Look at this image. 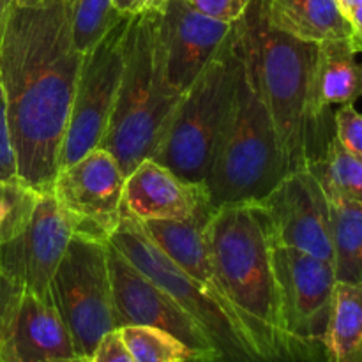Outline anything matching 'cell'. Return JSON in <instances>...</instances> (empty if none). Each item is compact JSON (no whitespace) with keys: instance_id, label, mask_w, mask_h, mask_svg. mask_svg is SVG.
Returning a JSON list of instances; mask_svg holds the SVG:
<instances>
[{"instance_id":"17","label":"cell","mask_w":362,"mask_h":362,"mask_svg":"<svg viewBox=\"0 0 362 362\" xmlns=\"http://www.w3.org/2000/svg\"><path fill=\"white\" fill-rule=\"evenodd\" d=\"M212 211L214 209H209V211L200 212V214L193 216L189 219H184V221H145L141 223V226L147 232V235L158 244L159 250L170 260L175 262L187 276H191L218 303V306L223 311H226L246 331V327L233 315L228 303L223 297L218 281H216L211 257H209L207 239H205V225H207ZM246 334L250 336V332L246 331Z\"/></svg>"},{"instance_id":"20","label":"cell","mask_w":362,"mask_h":362,"mask_svg":"<svg viewBox=\"0 0 362 362\" xmlns=\"http://www.w3.org/2000/svg\"><path fill=\"white\" fill-rule=\"evenodd\" d=\"M324 357L325 362H362V281H336Z\"/></svg>"},{"instance_id":"23","label":"cell","mask_w":362,"mask_h":362,"mask_svg":"<svg viewBox=\"0 0 362 362\" xmlns=\"http://www.w3.org/2000/svg\"><path fill=\"white\" fill-rule=\"evenodd\" d=\"M318 179L322 187L343 194L362 207V161L354 158L331 138L324 154L306 166Z\"/></svg>"},{"instance_id":"15","label":"cell","mask_w":362,"mask_h":362,"mask_svg":"<svg viewBox=\"0 0 362 362\" xmlns=\"http://www.w3.org/2000/svg\"><path fill=\"white\" fill-rule=\"evenodd\" d=\"M0 362L87 361L78 356L52 297H41L18 286L7 310Z\"/></svg>"},{"instance_id":"16","label":"cell","mask_w":362,"mask_h":362,"mask_svg":"<svg viewBox=\"0 0 362 362\" xmlns=\"http://www.w3.org/2000/svg\"><path fill=\"white\" fill-rule=\"evenodd\" d=\"M209 209L205 184L182 179L156 159H144L126 175L124 211L140 223L184 221Z\"/></svg>"},{"instance_id":"26","label":"cell","mask_w":362,"mask_h":362,"mask_svg":"<svg viewBox=\"0 0 362 362\" xmlns=\"http://www.w3.org/2000/svg\"><path fill=\"white\" fill-rule=\"evenodd\" d=\"M2 180H20V177H18L13 136H11L6 92H4L2 78H0V182Z\"/></svg>"},{"instance_id":"5","label":"cell","mask_w":362,"mask_h":362,"mask_svg":"<svg viewBox=\"0 0 362 362\" xmlns=\"http://www.w3.org/2000/svg\"><path fill=\"white\" fill-rule=\"evenodd\" d=\"M182 95L166 81L156 42L154 11L134 14L126 34V59L108 129L99 147L124 175L154 158Z\"/></svg>"},{"instance_id":"12","label":"cell","mask_w":362,"mask_h":362,"mask_svg":"<svg viewBox=\"0 0 362 362\" xmlns=\"http://www.w3.org/2000/svg\"><path fill=\"white\" fill-rule=\"evenodd\" d=\"M258 204L267 216L272 246L292 247L332 264L329 200L310 170L286 173Z\"/></svg>"},{"instance_id":"1","label":"cell","mask_w":362,"mask_h":362,"mask_svg":"<svg viewBox=\"0 0 362 362\" xmlns=\"http://www.w3.org/2000/svg\"><path fill=\"white\" fill-rule=\"evenodd\" d=\"M81 57L67 0L14 4L0 23V78L18 177L39 193L52 191L59 172Z\"/></svg>"},{"instance_id":"14","label":"cell","mask_w":362,"mask_h":362,"mask_svg":"<svg viewBox=\"0 0 362 362\" xmlns=\"http://www.w3.org/2000/svg\"><path fill=\"white\" fill-rule=\"evenodd\" d=\"M74 235L69 221L52 193H41L27 230L0 244V272L16 285L49 297V281Z\"/></svg>"},{"instance_id":"24","label":"cell","mask_w":362,"mask_h":362,"mask_svg":"<svg viewBox=\"0 0 362 362\" xmlns=\"http://www.w3.org/2000/svg\"><path fill=\"white\" fill-rule=\"evenodd\" d=\"M39 194L21 180L0 182V244L11 243L27 230Z\"/></svg>"},{"instance_id":"18","label":"cell","mask_w":362,"mask_h":362,"mask_svg":"<svg viewBox=\"0 0 362 362\" xmlns=\"http://www.w3.org/2000/svg\"><path fill=\"white\" fill-rule=\"evenodd\" d=\"M352 37L317 42L313 67V108L318 117H332L331 106L354 105L362 98V64Z\"/></svg>"},{"instance_id":"33","label":"cell","mask_w":362,"mask_h":362,"mask_svg":"<svg viewBox=\"0 0 362 362\" xmlns=\"http://www.w3.org/2000/svg\"><path fill=\"white\" fill-rule=\"evenodd\" d=\"M46 2H52V0H16V4H21V6H41Z\"/></svg>"},{"instance_id":"6","label":"cell","mask_w":362,"mask_h":362,"mask_svg":"<svg viewBox=\"0 0 362 362\" xmlns=\"http://www.w3.org/2000/svg\"><path fill=\"white\" fill-rule=\"evenodd\" d=\"M239 76L235 23L221 49L187 88L154 158L182 179L205 184Z\"/></svg>"},{"instance_id":"19","label":"cell","mask_w":362,"mask_h":362,"mask_svg":"<svg viewBox=\"0 0 362 362\" xmlns=\"http://www.w3.org/2000/svg\"><path fill=\"white\" fill-rule=\"evenodd\" d=\"M269 23L300 41L352 37V27L336 0H267Z\"/></svg>"},{"instance_id":"9","label":"cell","mask_w":362,"mask_h":362,"mask_svg":"<svg viewBox=\"0 0 362 362\" xmlns=\"http://www.w3.org/2000/svg\"><path fill=\"white\" fill-rule=\"evenodd\" d=\"M283 331L293 349L313 361L324 350L336 274L331 262L292 247L272 246Z\"/></svg>"},{"instance_id":"2","label":"cell","mask_w":362,"mask_h":362,"mask_svg":"<svg viewBox=\"0 0 362 362\" xmlns=\"http://www.w3.org/2000/svg\"><path fill=\"white\" fill-rule=\"evenodd\" d=\"M205 239L219 290L262 356L274 362L308 359L283 331L271 228L260 204L214 209L205 225Z\"/></svg>"},{"instance_id":"3","label":"cell","mask_w":362,"mask_h":362,"mask_svg":"<svg viewBox=\"0 0 362 362\" xmlns=\"http://www.w3.org/2000/svg\"><path fill=\"white\" fill-rule=\"evenodd\" d=\"M244 57L257 74L274 122L288 173L317 161L334 136V119L313 108V67L317 42L276 30L267 18V0H251L235 21Z\"/></svg>"},{"instance_id":"4","label":"cell","mask_w":362,"mask_h":362,"mask_svg":"<svg viewBox=\"0 0 362 362\" xmlns=\"http://www.w3.org/2000/svg\"><path fill=\"white\" fill-rule=\"evenodd\" d=\"M237 37V32H235ZM239 46V76L228 119L205 179L212 209L260 202L288 173L257 74Z\"/></svg>"},{"instance_id":"11","label":"cell","mask_w":362,"mask_h":362,"mask_svg":"<svg viewBox=\"0 0 362 362\" xmlns=\"http://www.w3.org/2000/svg\"><path fill=\"white\" fill-rule=\"evenodd\" d=\"M108 267L117 329L124 325L163 329L200 354L205 362H219L214 343L205 329L110 243Z\"/></svg>"},{"instance_id":"31","label":"cell","mask_w":362,"mask_h":362,"mask_svg":"<svg viewBox=\"0 0 362 362\" xmlns=\"http://www.w3.org/2000/svg\"><path fill=\"white\" fill-rule=\"evenodd\" d=\"M20 285L13 283L11 279H7L6 276L0 272V345H2V336H4V325H6L7 318V310H9L11 299H13L14 292Z\"/></svg>"},{"instance_id":"21","label":"cell","mask_w":362,"mask_h":362,"mask_svg":"<svg viewBox=\"0 0 362 362\" xmlns=\"http://www.w3.org/2000/svg\"><path fill=\"white\" fill-rule=\"evenodd\" d=\"M324 191L331 211L332 267L336 281H362V207L343 194Z\"/></svg>"},{"instance_id":"7","label":"cell","mask_w":362,"mask_h":362,"mask_svg":"<svg viewBox=\"0 0 362 362\" xmlns=\"http://www.w3.org/2000/svg\"><path fill=\"white\" fill-rule=\"evenodd\" d=\"M49 297L78 356L88 361L99 339L117 329L108 243L74 233L49 281Z\"/></svg>"},{"instance_id":"13","label":"cell","mask_w":362,"mask_h":362,"mask_svg":"<svg viewBox=\"0 0 362 362\" xmlns=\"http://www.w3.org/2000/svg\"><path fill=\"white\" fill-rule=\"evenodd\" d=\"M156 18V42L166 81L184 95L209 66L233 23L207 16L186 0H166Z\"/></svg>"},{"instance_id":"10","label":"cell","mask_w":362,"mask_h":362,"mask_svg":"<svg viewBox=\"0 0 362 362\" xmlns=\"http://www.w3.org/2000/svg\"><path fill=\"white\" fill-rule=\"evenodd\" d=\"M124 182L117 159L98 147L59 168L49 193L73 223L74 233L108 243L124 216Z\"/></svg>"},{"instance_id":"25","label":"cell","mask_w":362,"mask_h":362,"mask_svg":"<svg viewBox=\"0 0 362 362\" xmlns=\"http://www.w3.org/2000/svg\"><path fill=\"white\" fill-rule=\"evenodd\" d=\"M334 119V136L338 144L349 154L362 161V113L354 105L339 106L332 115Z\"/></svg>"},{"instance_id":"22","label":"cell","mask_w":362,"mask_h":362,"mask_svg":"<svg viewBox=\"0 0 362 362\" xmlns=\"http://www.w3.org/2000/svg\"><path fill=\"white\" fill-rule=\"evenodd\" d=\"M71 37L78 53L85 55L110 34L127 14L115 7L113 0H67Z\"/></svg>"},{"instance_id":"8","label":"cell","mask_w":362,"mask_h":362,"mask_svg":"<svg viewBox=\"0 0 362 362\" xmlns=\"http://www.w3.org/2000/svg\"><path fill=\"white\" fill-rule=\"evenodd\" d=\"M129 20L131 16L124 18L81 57L59 168L98 148L105 138L122 78Z\"/></svg>"},{"instance_id":"28","label":"cell","mask_w":362,"mask_h":362,"mask_svg":"<svg viewBox=\"0 0 362 362\" xmlns=\"http://www.w3.org/2000/svg\"><path fill=\"white\" fill-rule=\"evenodd\" d=\"M87 362H136L131 352L127 350L119 329L106 332L99 343L95 345L94 352L90 354Z\"/></svg>"},{"instance_id":"27","label":"cell","mask_w":362,"mask_h":362,"mask_svg":"<svg viewBox=\"0 0 362 362\" xmlns=\"http://www.w3.org/2000/svg\"><path fill=\"white\" fill-rule=\"evenodd\" d=\"M186 2H189L207 16L226 21V23H235L246 13L251 0H186Z\"/></svg>"},{"instance_id":"29","label":"cell","mask_w":362,"mask_h":362,"mask_svg":"<svg viewBox=\"0 0 362 362\" xmlns=\"http://www.w3.org/2000/svg\"><path fill=\"white\" fill-rule=\"evenodd\" d=\"M341 9L343 16L352 27L354 42L357 49L362 52V0H336Z\"/></svg>"},{"instance_id":"32","label":"cell","mask_w":362,"mask_h":362,"mask_svg":"<svg viewBox=\"0 0 362 362\" xmlns=\"http://www.w3.org/2000/svg\"><path fill=\"white\" fill-rule=\"evenodd\" d=\"M14 4H16V0H0V23H2V20L6 18V14H7V11H9Z\"/></svg>"},{"instance_id":"30","label":"cell","mask_w":362,"mask_h":362,"mask_svg":"<svg viewBox=\"0 0 362 362\" xmlns=\"http://www.w3.org/2000/svg\"><path fill=\"white\" fill-rule=\"evenodd\" d=\"M165 2L166 0H113L117 9L122 14H127V16L158 11Z\"/></svg>"}]
</instances>
